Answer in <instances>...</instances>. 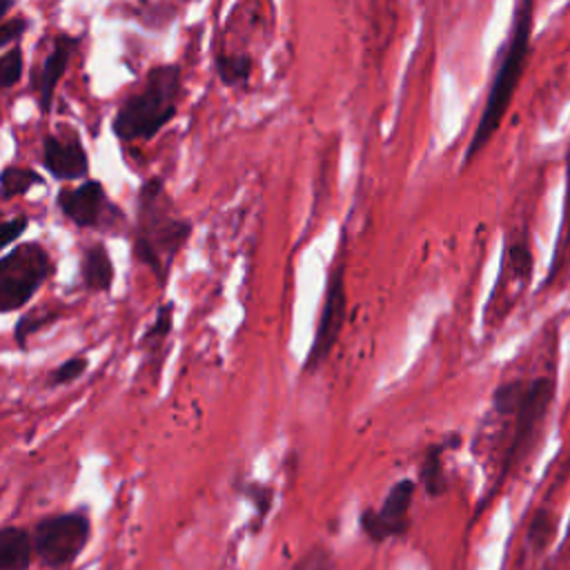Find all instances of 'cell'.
<instances>
[{
	"instance_id": "cell-1",
	"label": "cell",
	"mask_w": 570,
	"mask_h": 570,
	"mask_svg": "<svg viewBox=\"0 0 570 570\" xmlns=\"http://www.w3.org/2000/svg\"><path fill=\"white\" fill-rule=\"evenodd\" d=\"M534 2L537 0H519L514 7L512 24H510L508 38L499 51L479 122L470 136L465 154H463V167H468L490 145V140L497 136V131L514 100L517 87L523 78L525 65L530 58V49H532Z\"/></svg>"
},
{
	"instance_id": "cell-2",
	"label": "cell",
	"mask_w": 570,
	"mask_h": 570,
	"mask_svg": "<svg viewBox=\"0 0 570 570\" xmlns=\"http://www.w3.org/2000/svg\"><path fill=\"white\" fill-rule=\"evenodd\" d=\"M163 191V180L151 178L142 185L138 198V234L134 240L136 256L142 265H147L160 283H165L174 256L185 245L191 225L183 218L169 216L158 207V198Z\"/></svg>"
},
{
	"instance_id": "cell-3",
	"label": "cell",
	"mask_w": 570,
	"mask_h": 570,
	"mask_svg": "<svg viewBox=\"0 0 570 570\" xmlns=\"http://www.w3.org/2000/svg\"><path fill=\"white\" fill-rule=\"evenodd\" d=\"M180 89V69L176 65L154 67L140 94L122 102L114 118V134L120 140H149L174 116Z\"/></svg>"
},
{
	"instance_id": "cell-4",
	"label": "cell",
	"mask_w": 570,
	"mask_h": 570,
	"mask_svg": "<svg viewBox=\"0 0 570 570\" xmlns=\"http://www.w3.org/2000/svg\"><path fill=\"white\" fill-rule=\"evenodd\" d=\"M51 272L49 254L38 243H22L0 258V314L24 307Z\"/></svg>"
},
{
	"instance_id": "cell-5",
	"label": "cell",
	"mask_w": 570,
	"mask_h": 570,
	"mask_svg": "<svg viewBox=\"0 0 570 570\" xmlns=\"http://www.w3.org/2000/svg\"><path fill=\"white\" fill-rule=\"evenodd\" d=\"M89 534L91 525L82 512L49 514L31 530L33 554L45 568L69 566L85 550Z\"/></svg>"
},
{
	"instance_id": "cell-6",
	"label": "cell",
	"mask_w": 570,
	"mask_h": 570,
	"mask_svg": "<svg viewBox=\"0 0 570 570\" xmlns=\"http://www.w3.org/2000/svg\"><path fill=\"white\" fill-rule=\"evenodd\" d=\"M554 399V381L550 376H537L532 381H525L519 407L514 412V434L505 452V465L503 474H508L510 468H514L534 445L537 434L546 421V414Z\"/></svg>"
},
{
	"instance_id": "cell-7",
	"label": "cell",
	"mask_w": 570,
	"mask_h": 570,
	"mask_svg": "<svg viewBox=\"0 0 570 570\" xmlns=\"http://www.w3.org/2000/svg\"><path fill=\"white\" fill-rule=\"evenodd\" d=\"M345 312H347V294H345V276H343V263H338L330 276H327V287H325V298L321 305V316L316 323V332L309 345V352L305 356L303 370L305 372H316L325 358L330 356L332 347L336 345L343 323H345Z\"/></svg>"
},
{
	"instance_id": "cell-8",
	"label": "cell",
	"mask_w": 570,
	"mask_h": 570,
	"mask_svg": "<svg viewBox=\"0 0 570 570\" xmlns=\"http://www.w3.org/2000/svg\"><path fill=\"white\" fill-rule=\"evenodd\" d=\"M414 492H416V483L412 479L396 481L387 490L379 510L367 508L358 514V525L363 534L376 543L405 534L410 525V505H412Z\"/></svg>"
},
{
	"instance_id": "cell-9",
	"label": "cell",
	"mask_w": 570,
	"mask_h": 570,
	"mask_svg": "<svg viewBox=\"0 0 570 570\" xmlns=\"http://www.w3.org/2000/svg\"><path fill=\"white\" fill-rule=\"evenodd\" d=\"M58 207L78 227H96L105 212V189L98 180H87L71 191L62 189Z\"/></svg>"
},
{
	"instance_id": "cell-10",
	"label": "cell",
	"mask_w": 570,
	"mask_h": 570,
	"mask_svg": "<svg viewBox=\"0 0 570 570\" xmlns=\"http://www.w3.org/2000/svg\"><path fill=\"white\" fill-rule=\"evenodd\" d=\"M42 165L47 167V171L53 178H60V180L85 178L89 171V163H87V154H85L82 145L78 140L62 142L53 136L45 138Z\"/></svg>"
},
{
	"instance_id": "cell-11",
	"label": "cell",
	"mask_w": 570,
	"mask_h": 570,
	"mask_svg": "<svg viewBox=\"0 0 570 570\" xmlns=\"http://www.w3.org/2000/svg\"><path fill=\"white\" fill-rule=\"evenodd\" d=\"M71 49H73V40L67 38V36H60V38L56 40L53 51L47 56L38 80H33V85H38V91H40V109H42V111H49V107H51L53 89H56L58 80L62 78V73H65V69H67Z\"/></svg>"
},
{
	"instance_id": "cell-12",
	"label": "cell",
	"mask_w": 570,
	"mask_h": 570,
	"mask_svg": "<svg viewBox=\"0 0 570 570\" xmlns=\"http://www.w3.org/2000/svg\"><path fill=\"white\" fill-rule=\"evenodd\" d=\"M80 278L89 292H109L114 285V263L105 245L96 243L82 252Z\"/></svg>"
},
{
	"instance_id": "cell-13",
	"label": "cell",
	"mask_w": 570,
	"mask_h": 570,
	"mask_svg": "<svg viewBox=\"0 0 570 570\" xmlns=\"http://www.w3.org/2000/svg\"><path fill=\"white\" fill-rule=\"evenodd\" d=\"M31 559V532L18 525L0 528V570H27Z\"/></svg>"
},
{
	"instance_id": "cell-14",
	"label": "cell",
	"mask_w": 570,
	"mask_h": 570,
	"mask_svg": "<svg viewBox=\"0 0 570 570\" xmlns=\"http://www.w3.org/2000/svg\"><path fill=\"white\" fill-rule=\"evenodd\" d=\"M419 481L428 497H441L448 490V476L443 468V445L434 443L425 450L419 465Z\"/></svg>"
},
{
	"instance_id": "cell-15",
	"label": "cell",
	"mask_w": 570,
	"mask_h": 570,
	"mask_svg": "<svg viewBox=\"0 0 570 570\" xmlns=\"http://www.w3.org/2000/svg\"><path fill=\"white\" fill-rule=\"evenodd\" d=\"M216 73L227 87H247L252 76V58L247 53L216 56Z\"/></svg>"
},
{
	"instance_id": "cell-16",
	"label": "cell",
	"mask_w": 570,
	"mask_h": 570,
	"mask_svg": "<svg viewBox=\"0 0 570 570\" xmlns=\"http://www.w3.org/2000/svg\"><path fill=\"white\" fill-rule=\"evenodd\" d=\"M42 178L27 167H4L0 171V196L13 198L27 194L33 185H40Z\"/></svg>"
},
{
	"instance_id": "cell-17",
	"label": "cell",
	"mask_w": 570,
	"mask_h": 570,
	"mask_svg": "<svg viewBox=\"0 0 570 570\" xmlns=\"http://www.w3.org/2000/svg\"><path fill=\"white\" fill-rule=\"evenodd\" d=\"M174 325V303H165L158 307L154 323L149 325V330L142 334L140 345L145 350H158V345L165 343V338L169 336Z\"/></svg>"
},
{
	"instance_id": "cell-18",
	"label": "cell",
	"mask_w": 570,
	"mask_h": 570,
	"mask_svg": "<svg viewBox=\"0 0 570 570\" xmlns=\"http://www.w3.org/2000/svg\"><path fill=\"white\" fill-rule=\"evenodd\" d=\"M554 530H557V523H554V514L546 508H541L534 519L530 521L528 525V534H525V541L530 543V548H534L537 552H543L548 548V543L552 541L554 537Z\"/></svg>"
},
{
	"instance_id": "cell-19",
	"label": "cell",
	"mask_w": 570,
	"mask_h": 570,
	"mask_svg": "<svg viewBox=\"0 0 570 570\" xmlns=\"http://www.w3.org/2000/svg\"><path fill=\"white\" fill-rule=\"evenodd\" d=\"M525 381H505L492 392V410L499 416H514Z\"/></svg>"
},
{
	"instance_id": "cell-20",
	"label": "cell",
	"mask_w": 570,
	"mask_h": 570,
	"mask_svg": "<svg viewBox=\"0 0 570 570\" xmlns=\"http://www.w3.org/2000/svg\"><path fill=\"white\" fill-rule=\"evenodd\" d=\"M508 265H510V274L514 278H519L521 283H528V278L532 274V254H530L525 238L508 243Z\"/></svg>"
},
{
	"instance_id": "cell-21",
	"label": "cell",
	"mask_w": 570,
	"mask_h": 570,
	"mask_svg": "<svg viewBox=\"0 0 570 570\" xmlns=\"http://www.w3.org/2000/svg\"><path fill=\"white\" fill-rule=\"evenodd\" d=\"M87 358L85 356H73V358H67L62 361L49 376V385H65V383H71L76 379H80L87 370Z\"/></svg>"
},
{
	"instance_id": "cell-22",
	"label": "cell",
	"mask_w": 570,
	"mask_h": 570,
	"mask_svg": "<svg viewBox=\"0 0 570 570\" xmlns=\"http://www.w3.org/2000/svg\"><path fill=\"white\" fill-rule=\"evenodd\" d=\"M22 73V51L11 49L0 58V89H9Z\"/></svg>"
},
{
	"instance_id": "cell-23",
	"label": "cell",
	"mask_w": 570,
	"mask_h": 570,
	"mask_svg": "<svg viewBox=\"0 0 570 570\" xmlns=\"http://www.w3.org/2000/svg\"><path fill=\"white\" fill-rule=\"evenodd\" d=\"M56 314L49 312H27L18 323H16V341L20 347L27 345V336L33 334L42 323L51 321Z\"/></svg>"
},
{
	"instance_id": "cell-24",
	"label": "cell",
	"mask_w": 570,
	"mask_h": 570,
	"mask_svg": "<svg viewBox=\"0 0 570 570\" xmlns=\"http://www.w3.org/2000/svg\"><path fill=\"white\" fill-rule=\"evenodd\" d=\"M332 552H327L323 546H316L307 550L292 570H332Z\"/></svg>"
},
{
	"instance_id": "cell-25",
	"label": "cell",
	"mask_w": 570,
	"mask_h": 570,
	"mask_svg": "<svg viewBox=\"0 0 570 570\" xmlns=\"http://www.w3.org/2000/svg\"><path fill=\"white\" fill-rule=\"evenodd\" d=\"M243 494L254 503V508L261 512V517H265V514L269 512L274 492H272L267 485H261V483H245V485H243Z\"/></svg>"
},
{
	"instance_id": "cell-26",
	"label": "cell",
	"mask_w": 570,
	"mask_h": 570,
	"mask_svg": "<svg viewBox=\"0 0 570 570\" xmlns=\"http://www.w3.org/2000/svg\"><path fill=\"white\" fill-rule=\"evenodd\" d=\"M27 225H29L27 216H18V218H11L7 223H0V249L11 245L13 240H18V236H22Z\"/></svg>"
},
{
	"instance_id": "cell-27",
	"label": "cell",
	"mask_w": 570,
	"mask_h": 570,
	"mask_svg": "<svg viewBox=\"0 0 570 570\" xmlns=\"http://www.w3.org/2000/svg\"><path fill=\"white\" fill-rule=\"evenodd\" d=\"M24 29H27V22L20 20V18H18V20H11V22H7V24H0V47H4V45H9L11 40L20 38Z\"/></svg>"
},
{
	"instance_id": "cell-28",
	"label": "cell",
	"mask_w": 570,
	"mask_h": 570,
	"mask_svg": "<svg viewBox=\"0 0 570 570\" xmlns=\"http://www.w3.org/2000/svg\"><path fill=\"white\" fill-rule=\"evenodd\" d=\"M13 7V0H0V18Z\"/></svg>"
}]
</instances>
